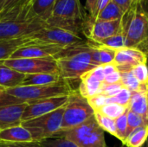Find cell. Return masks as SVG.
Returning <instances> with one entry per match:
<instances>
[{"mask_svg":"<svg viewBox=\"0 0 148 147\" xmlns=\"http://www.w3.org/2000/svg\"><path fill=\"white\" fill-rule=\"evenodd\" d=\"M147 55L138 48H123L116 50L114 63L118 71H131L135 66L147 63Z\"/></svg>","mask_w":148,"mask_h":147,"instance_id":"14","label":"cell"},{"mask_svg":"<svg viewBox=\"0 0 148 147\" xmlns=\"http://www.w3.org/2000/svg\"><path fill=\"white\" fill-rule=\"evenodd\" d=\"M63 49L61 46L49 44L42 42L32 41L19 47L10 58L20 59V58H44V57H55Z\"/></svg>","mask_w":148,"mask_h":147,"instance_id":"12","label":"cell"},{"mask_svg":"<svg viewBox=\"0 0 148 147\" xmlns=\"http://www.w3.org/2000/svg\"><path fill=\"white\" fill-rule=\"evenodd\" d=\"M129 110V109H128ZM128 110L115 120L116 124V131H117V139H120L123 144L127 139V113Z\"/></svg>","mask_w":148,"mask_h":147,"instance_id":"32","label":"cell"},{"mask_svg":"<svg viewBox=\"0 0 148 147\" xmlns=\"http://www.w3.org/2000/svg\"><path fill=\"white\" fill-rule=\"evenodd\" d=\"M19 103H23V101L8 94L5 90L0 91V107L3 106H8V105H12V104H19Z\"/></svg>","mask_w":148,"mask_h":147,"instance_id":"37","label":"cell"},{"mask_svg":"<svg viewBox=\"0 0 148 147\" xmlns=\"http://www.w3.org/2000/svg\"><path fill=\"white\" fill-rule=\"evenodd\" d=\"M54 58L61 78L67 81L81 79L83 75L97 67L93 61L91 45L88 41L63 49Z\"/></svg>","mask_w":148,"mask_h":147,"instance_id":"2","label":"cell"},{"mask_svg":"<svg viewBox=\"0 0 148 147\" xmlns=\"http://www.w3.org/2000/svg\"><path fill=\"white\" fill-rule=\"evenodd\" d=\"M121 32V19L114 21L95 20L87 14L83 27V36L87 41L92 43H98Z\"/></svg>","mask_w":148,"mask_h":147,"instance_id":"11","label":"cell"},{"mask_svg":"<svg viewBox=\"0 0 148 147\" xmlns=\"http://www.w3.org/2000/svg\"><path fill=\"white\" fill-rule=\"evenodd\" d=\"M122 33L126 38V48H138L148 44V13L134 1L132 6L121 18Z\"/></svg>","mask_w":148,"mask_h":147,"instance_id":"4","label":"cell"},{"mask_svg":"<svg viewBox=\"0 0 148 147\" xmlns=\"http://www.w3.org/2000/svg\"><path fill=\"white\" fill-rule=\"evenodd\" d=\"M47 25L33 10L31 2L0 11V41L29 37Z\"/></svg>","mask_w":148,"mask_h":147,"instance_id":"1","label":"cell"},{"mask_svg":"<svg viewBox=\"0 0 148 147\" xmlns=\"http://www.w3.org/2000/svg\"><path fill=\"white\" fill-rule=\"evenodd\" d=\"M30 41L28 37L0 41V62L9 59L10 55L22 45L29 42Z\"/></svg>","mask_w":148,"mask_h":147,"instance_id":"22","label":"cell"},{"mask_svg":"<svg viewBox=\"0 0 148 147\" xmlns=\"http://www.w3.org/2000/svg\"><path fill=\"white\" fill-rule=\"evenodd\" d=\"M148 127L146 121L135 113L128 110L127 113V138L129 134H131L135 130L141 128V127Z\"/></svg>","mask_w":148,"mask_h":147,"instance_id":"30","label":"cell"},{"mask_svg":"<svg viewBox=\"0 0 148 147\" xmlns=\"http://www.w3.org/2000/svg\"><path fill=\"white\" fill-rule=\"evenodd\" d=\"M81 83L79 85L78 93L85 99H88L94 95L101 94L103 83L93 77L89 72L86 73L81 77Z\"/></svg>","mask_w":148,"mask_h":147,"instance_id":"19","label":"cell"},{"mask_svg":"<svg viewBox=\"0 0 148 147\" xmlns=\"http://www.w3.org/2000/svg\"><path fill=\"white\" fill-rule=\"evenodd\" d=\"M2 1H3V0H0V2H2Z\"/></svg>","mask_w":148,"mask_h":147,"instance_id":"51","label":"cell"},{"mask_svg":"<svg viewBox=\"0 0 148 147\" xmlns=\"http://www.w3.org/2000/svg\"><path fill=\"white\" fill-rule=\"evenodd\" d=\"M98 0H86L85 3V9L88 10V14L91 16L94 17L95 12V7Z\"/></svg>","mask_w":148,"mask_h":147,"instance_id":"41","label":"cell"},{"mask_svg":"<svg viewBox=\"0 0 148 147\" xmlns=\"http://www.w3.org/2000/svg\"><path fill=\"white\" fill-rule=\"evenodd\" d=\"M128 110V107H125L117 103H108L107 105H105L100 111L101 113H102L103 115L111 118L113 120H116L118 119L120 116H121L122 114H124Z\"/></svg>","mask_w":148,"mask_h":147,"instance_id":"27","label":"cell"},{"mask_svg":"<svg viewBox=\"0 0 148 147\" xmlns=\"http://www.w3.org/2000/svg\"><path fill=\"white\" fill-rule=\"evenodd\" d=\"M128 109L140 115L148 126V88L132 93Z\"/></svg>","mask_w":148,"mask_h":147,"instance_id":"18","label":"cell"},{"mask_svg":"<svg viewBox=\"0 0 148 147\" xmlns=\"http://www.w3.org/2000/svg\"><path fill=\"white\" fill-rule=\"evenodd\" d=\"M87 100L88 101V104L90 105V107L93 108L95 112L100 111L105 105L108 103V97H107L103 94L94 95Z\"/></svg>","mask_w":148,"mask_h":147,"instance_id":"35","label":"cell"},{"mask_svg":"<svg viewBox=\"0 0 148 147\" xmlns=\"http://www.w3.org/2000/svg\"><path fill=\"white\" fill-rule=\"evenodd\" d=\"M9 147H42L37 142L28 143H6Z\"/></svg>","mask_w":148,"mask_h":147,"instance_id":"43","label":"cell"},{"mask_svg":"<svg viewBox=\"0 0 148 147\" xmlns=\"http://www.w3.org/2000/svg\"><path fill=\"white\" fill-rule=\"evenodd\" d=\"M86 16L81 0H57L46 23L82 36Z\"/></svg>","mask_w":148,"mask_h":147,"instance_id":"3","label":"cell"},{"mask_svg":"<svg viewBox=\"0 0 148 147\" xmlns=\"http://www.w3.org/2000/svg\"><path fill=\"white\" fill-rule=\"evenodd\" d=\"M148 139V127H141L129 134L124 142L125 147H142Z\"/></svg>","mask_w":148,"mask_h":147,"instance_id":"25","label":"cell"},{"mask_svg":"<svg viewBox=\"0 0 148 147\" xmlns=\"http://www.w3.org/2000/svg\"><path fill=\"white\" fill-rule=\"evenodd\" d=\"M57 0H32L31 3L36 14L44 21H47L54 9Z\"/></svg>","mask_w":148,"mask_h":147,"instance_id":"24","label":"cell"},{"mask_svg":"<svg viewBox=\"0 0 148 147\" xmlns=\"http://www.w3.org/2000/svg\"><path fill=\"white\" fill-rule=\"evenodd\" d=\"M62 81L59 74H34L26 75L22 86H46Z\"/></svg>","mask_w":148,"mask_h":147,"instance_id":"21","label":"cell"},{"mask_svg":"<svg viewBox=\"0 0 148 147\" xmlns=\"http://www.w3.org/2000/svg\"><path fill=\"white\" fill-rule=\"evenodd\" d=\"M134 1H138V2H139V1H140V0H134Z\"/></svg>","mask_w":148,"mask_h":147,"instance_id":"50","label":"cell"},{"mask_svg":"<svg viewBox=\"0 0 148 147\" xmlns=\"http://www.w3.org/2000/svg\"><path fill=\"white\" fill-rule=\"evenodd\" d=\"M140 3V6L142 7V9L148 13V0H140L139 1Z\"/></svg>","mask_w":148,"mask_h":147,"instance_id":"46","label":"cell"},{"mask_svg":"<svg viewBox=\"0 0 148 147\" xmlns=\"http://www.w3.org/2000/svg\"><path fill=\"white\" fill-rule=\"evenodd\" d=\"M124 87L121 83H117V84H104L103 83L101 94L110 98V97L116 95Z\"/></svg>","mask_w":148,"mask_h":147,"instance_id":"36","label":"cell"},{"mask_svg":"<svg viewBox=\"0 0 148 147\" xmlns=\"http://www.w3.org/2000/svg\"><path fill=\"white\" fill-rule=\"evenodd\" d=\"M72 89L67 81H61L58 83L46 86H20L6 89L5 92L23 102H31L42 99L69 95Z\"/></svg>","mask_w":148,"mask_h":147,"instance_id":"7","label":"cell"},{"mask_svg":"<svg viewBox=\"0 0 148 147\" xmlns=\"http://www.w3.org/2000/svg\"><path fill=\"white\" fill-rule=\"evenodd\" d=\"M0 147H9V146H8V145H7L6 143H4V142H1V141H0Z\"/></svg>","mask_w":148,"mask_h":147,"instance_id":"47","label":"cell"},{"mask_svg":"<svg viewBox=\"0 0 148 147\" xmlns=\"http://www.w3.org/2000/svg\"><path fill=\"white\" fill-rule=\"evenodd\" d=\"M95 44H98V45H101V46H105L108 48H110L114 50H118L123 48H126V38L124 34L119 33L114 36H111L109 38H107L105 40L101 41L98 43H95Z\"/></svg>","mask_w":148,"mask_h":147,"instance_id":"29","label":"cell"},{"mask_svg":"<svg viewBox=\"0 0 148 147\" xmlns=\"http://www.w3.org/2000/svg\"><path fill=\"white\" fill-rule=\"evenodd\" d=\"M54 137L64 138L80 147H108L104 131L97 123L95 115L76 127L59 131Z\"/></svg>","mask_w":148,"mask_h":147,"instance_id":"5","label":"cell"},{"mask_svg":"<svg viewBox=\"0 0 148 147\" xmlns=\"http://www.w3.org/2000/svg\"><path fill=\"white\" fill-rule=\"evenodd\" d=\"M142 147H147V143H146V145H144Z\"/></svg>","mask_w":148,"mask_h":147,"instance_id":"48","label":"cell"},{"mask_svg":"<svg viewBox=\"0 0 148 147\" xmlns=\"http://www.w3.org/2000/svg\"><path fill=\"white\" fill-rule=\"evenodd\" d=\"M39 144L42 147H80L73 142L61 137H52L39 142ZM121 147L125 146H122Z\"/></svg>","mask_w":148,"mask_h":147,"instance_id":"31","label":"cell"},{"mask_svg":"<svg viewBox=\"0 0 148 147\" xmlns=\"http://www.w3.org/2000/svg\"><path fill=\"white\" fill-rule=\"evenodd\" d=\"M113 1L120 6V8L124 11V13L129 10V8L132 6L134 3V0H113Z\"/></svg>","mask_w":148,"mask_h":147,"instance_id":"42","label":"cell"},{"mask_svg":"<svg viewBox=\"0 0 148 147\" xmlns=\"http://www.w3.org/2000/svg\"><path fill=\"white\" fill-rule=\"evenodd\" d=\"M26 75L20 73L0 62V88L10 89L23 85Z\"/></svg>","mask_w":148,"mask_h":147,"instance_id":"16","label":"cell"},{"mask_svg":"<svg viewBox=\"0 0 148 147\" xmlns=\"http://www.w3.org/2000/svg\"><path fill=\"white\" fill-rule=\"evenodd\" d=\"M88 42L91 45V55L93 61L97 66L114 63L116 50L105 46L95 44L90 42Z\"/></svg>","mask_w":148,"mask_h":147,"instance_id":"20","label":"cell"},{"mask_svg":"<svg viewBox=\"0 0 148 147\" xmlns=\"http://www.w3.org/2000/svg\"><path fill=\"white\" fill-rule=\"evenodd\" d=\"M123 16L124 11L120 8L118 4H116L113 0H111L107 4V6L103 8L94 19L101 21H114L121 19Z\"/></svg>","mask_w":148,"mask_h":147,"instance_id":"23","label":"cell"},{"mask_svg":"<svg viewBox=\"0 0 148 147\" xmlns=\"http://www.w3.org/2000/svg\"><path fill=\"white\" fill-rule=\"evenodd\" d=\"M111 0H98L97 3H96V7H95V16L93 18H95L96 16L98 15V13L107 6V4L110 2Z\"/></svg>","mask_w":148,"mask_h":147,"instance_id":"44","label":"cell"},{"mask_svg":"<svg viewBox=\"0 0 148 147\" xmlns=\"http://www.w3.org/2000/svg\"><path fill=\"white\" fill-rule=\"evenodd\" d=\"M103 67V70H104V74H105V76L106 75H108L115 71H118L116 66L114 65V63H108V64H105V65H102Z\"/></svg>","mask_w":148,"mask_h":147,"instance_id":"45","label":"cell"},{"mask_svg":"<svg viewBox=\"0 0 148 147\" xmlns=\"http://www.w3.org/2000/svg\"><path fill=\"white\" fill-rule=\"evenodd\" d=\"M133 74L142 86L148 85V68L147 63H141L132 69Z\"/></svg>","mask_w":148,"mask_h":147,"instance_id":"34","label":"cell"},{"mask_svg":"<svg viewBox=\"0 0 148 147\" xmlns=\"http://www.w3.org/2000/svg\"><path fill=\"white\" fill-rule=\"evenodd\" d=\"M4 65L24 75L34 74H59L56 60L54 57L20 58L2 61Z\"/></svg>","mask_w":148,"mask_h":147,"instance_id":"9","label":"cell"},{"mask_svg":"<svg viewBox=\"0 0 148 147\" xmlns=\"http://www.w3.org/2000/svg\"><path fill=\"white\" fill-rule=\"evenodd\" d=\"M68 99L69 95H62L28 102V105L23 112L22 120L26 121L54 112L64 107L68 101Z\"/></svg>","mask_w":148,"mask_h":147,"instance_id":"13","label":"cell"},{"mask_svg":"<svg viewBox=\"0 0 148 147\" xmlns=\"http://www.w3.org/2000/svg\"><path fill=\"white\" fill-rule=\"evenodd\" d=\"M28 38L32 41L55 44L62 48H68L87 42V40H85L82 36L49 24L37 32L32 34Z\"/></svg>","mask_w":148,"mask_h":147,"instance_id":"10","label":"cell"},{"mask_svg":"<svg viewBox=\"0 0 148 147\" xmlns=\"http://www.w3.org/2000/svg\"><path fill=\"white\" fill-rule=\"evenodd\" d=\"M147 146L148 147V139H147Z\"/></svg>","mask_w":148,"mask_h":147,"instance_id":"49","label":"cell"},{"mask_svg":"<svg viewBox=\"0 0 148 147\" xmlns=\"http://www.w3.org/2000/svg\"><path fill=\"white\" fill-rule=\"evenodd\" d=\"M89 73H90V75L93 77H95L96 80H98L99 81L103 83L104 79H105V74H104V70H103L102 65L97 66L95 68H94L91 71H89Z\"/></svg>","mask_w":148,"mask_h":147,"instance_id":"40","label":"cell"},{"mask_svg":"<svg viewBox=\"0 0 148 147\" xmlns=\"http://www.w3.org/2000/svg\"><path fill=\"white\" fill-rule=\"evenodd\" d=\"M95 118L99 124V126L101 127V129L104 132H107L110 133L111 135L117 137V131H116V124L115 120H113L111 118H108L100 112H95Z\"/></svg>","mask_w":148,"mask_h":147,"instance_id":"28","label":"cell"},{"mask_svg":"<svg viewBox=\"0 0 148 147\" xmlns=\"http://www.w3.org/2000/svg\"><path fill=\"white\" fill-rule=\"evenodd\" d=\"M29 2H32V0H3L2 2H0V11L7 10L16 6L23 5Z\"/></svg>","mask_w":148,"mask_h":147,"instance_id":"38","label":"cell"},{"mask_svg":"<svg viewBox=\"0 0 148 147\" xmlns=\"http://www.w3.org/2000/svg\"><path fill=\"white\" fill-rule=\"evenodd\" d=\"M121 84L123 85L124 88L129 89L132 93L138 92L145 88H148V85L142 86L139 82L137 78L133 74L132 70L127 71V72H121Z\"/></svg>","mask_w":148,"mask_h":147,"instance_id":"26","label":"cell"},{"mask_svg":"<svg viewBox=\"0 0 148 147\" xmlns=\"http://www.w3.org/2000/svg\"><path fill=\"white\" fill-rule=\"evenodd\" d=\"M131 96H132V92L129 89L123 88L116 95L108 98V103L113 102L125 107H128V104L131 100Z\"/></svg>","mask_w":148,"mask_h":147,"instance_id":"33","label":"cell"},{"mask_svg":"<svg viewBox=\"0 0 148 147\" xmlns=\"http://www.w3.org/2000/svg\"><path fill=\"white\" fill-rule=\"evenodd\" d=\"M94 114L95 111L88 104V100L81 96L78 91L72 90L69 94V99L64 107L61 130L76 127L86 122Z\"/></svg>","mask_w":148,"mask_h":147,"instance_id":"8","label":"cell"},{"mask_svg":"<svg viewBox=\"0 0 148 147\" xmlns=\"http://www.w3.org/2000/svg\"><path fill=\"white\" fill-rule=\"evenodd\" d=\"M28 102L12 104L0 107V130L22 124L23 114Z\"/></svg>","mask_w":148,"mask_h":147,"instance_id":"15","label":"cell"},{"mask_svg":"<svg viewBox=\"0 0 148 147\" xmlns=\"http://www.w3.org/2000/svg\"><path fill=\"white\" fill-rule=\"evenodd\" d=\"M104 84H117L121 83V75L120 71H115L108 75L105 76Z\"/></svg>","mask_w":148,"mask_h":147,"instance_id":"39","label":"cell"},{"mask_svg":"<svg viewBox=\"0 0 148 147\" xmlns=\"http://www.w3.org/2000/svg\"><path fill=\"white\" fill-rule=\"evenodd\" d=\"M64 107L65 106L45 115L23 121L21 125L29 132L33 142H42L54 137L61 130Z\"/></svg>","mask_w":148,"mask_h":147,"instance_id":"6","label":"cell"},{"mask_svg":"<svg viewBox=\"0 0 148 147\" xmlns=\"http://www.w3.org/2000/svg\"><path fill=\"white\" fill-rule=\"evenodd\" d=\"M0 141L4 143L33 142L29 132L22 125L0 130Z\"/></svg>","mask_w":148,"mask_h":147,"instance_id":"17","label":"cell"}]
</instances>
